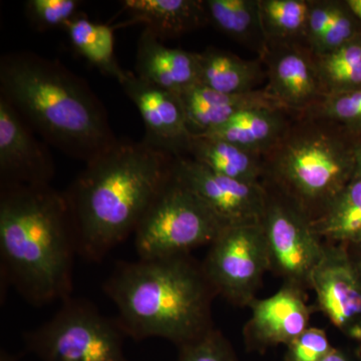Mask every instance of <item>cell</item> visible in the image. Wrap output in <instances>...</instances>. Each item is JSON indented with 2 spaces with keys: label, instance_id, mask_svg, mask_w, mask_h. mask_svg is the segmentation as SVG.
I'll return each instance as SVG.
<instances>
[{
  "label": "cell",
  "instance_id": "obj_31",
  "mask_svg": "<svg viewBox=\"0 0 361 361\" xmlns=\"http://www.w3.org/2000/svg\"><path fill=\"white\" fill-rule=\"evenodd\" d=\"M332 349L326 332L310 326L287 345L285 361H322Z\"/></svg>",
  "mask_w": 361,
  "mask_h": 361
},
{
  "label": "cell",
  "instance_id": "obj_8",
  "mask_svg": "<svg viewBox=\"0 0 361 361\" xmlns=\"http://www.w3.org/2000/svg\"><path fill=\"white\" fill-rule=\"evenodd\" d=\"M201 264L217 295L236 306H250L265 273L270 271L260 223L225 226Z\"/></svg>",
  "mask_w": 361,
  "mask_h": 361
},
{
  "label": "cell",
  "instance_id": "obj_19",
  "mask_svg": "<svg viewBox=\"0 0 361 361\" xmlns=\"http://www.w3.org/2000/svg\"><path fill=\"white\" fill-rule=\"evenodd\" d=\"M295 116L280 106L249 109L240 111L220 127L199 135L223 140L265 156L283 137Z\"/></svg>",
  "mask_w": 361,
  "mask_h": 361
},
{
  "label": "cell",
  "instance_id": "obj_9",
  "mask_svg": "<svg viewBox=\"0 0 361 361\" xmlns=\"http://www.w3.org/2000/svg\"><path fill=\"white\" fill-rule=\"evenodd\" d=\"M267 190L260 224L267 243L270 271L281 278L284 285L305 291L311 288L326 244L316 234L307 216L282 195L268 187Z\"/></svg>",
  "mask_w": 361,
  "mask_h": 361
},
{
  "label": "cell",
  "instance_id": "obj_11",
  "mask_svg": "<svg viewBox=\"0 0 361 361\" xmlns=\"http://www.w3.org/2000/svg\"><path fill=\"white\" fill-rule=\"evenodd\" d=\"M311 289L330 322L343 336L361 342V280L345 246L326 244Z\"/></svg>",
  "mask_w": 361,
  "mask_h": 361
},
{
  "label": "cell",
  "instance_id": "obj_33",
  "mask_svg": "<svg viewBox=\"0 0 361 361\" xmlns=\"http://www.w3.org/2000/svg\"><path fill=\"white\" fill-rule=\"evenodd\" d=\"M322 361H361V355L346 349L334 348Z\"/></svg>",
  "mask_w": 361,
  "mask_h": 361
},
{
  "label": "cell",
  "instance_id": "obj_28",
  "mask_svg": "<svg viewBox=\"0 0 361 361\" xmlns=\"http://www.w3.org/2000/svg\"><path fill=\"white\" fill-rule=\"evenodd\" d=\"M361 37V23L348 0H330L329 27L316 56L334 51Z\"/></svg>",
  "mask_w": 361,
  "mask_h": 361
},
{
  "label": "cell",
  "instance_id": "obj_27",
  "mask_svg": "<svg viewBox=\"0 0 361 361\" xmlns=\"http://www.w3.org/2000/svg\"><path fill=\"white\" fill-rule=\"evenodd\" d=\"M301 116L319 118L334 123L353 140L361 137V90L324 97Z\"/></svg>",
  "mask_w": 361,
  "mask_h": 361
},
{
  "label": "cell",
  "instance_id": "obj_7",
  "mask_svg": "<svg viewBox=\"0 0 361 361\" xmlns=\"http://www.w3.org/2000/svg\"><path fill=\"white\" fill-rule=\"evenodd\" d=\"M125 336L118 320L71 297L51 319L23 336L26 348L40 361H130Z\"/></svg>",
  "mask_w": 361,
  "mask_h": 361
},
{
  "label": "cell",
  "instance_id": "obj_29",
  "mask_svg": "<svg viewBox=\"0 0 361 361\" xmlns=\"http://www.w3.org/2000/svg\"><path fill=\"white\" fill-rule=\"evenodd\" d=\"M82 4L80 0H28L25 9L32 25L44 32L58 27L63 30L80 13Z\"/></svg>",
  "mask_w": 361,
  "mask_h": 361
},
{
  "label": "cell",
  "instance_id": "obj_1",
  "mask_svg": "<svg viewBox=\"0 0 361 361\" xmlns=\"http://www.w3.org/2000/svg\"><path fill=\"white\" fill-rule=\"evenodd\" d=\"M175 159L144 140L118 139L85 164L65 192L78 255L99 262L135 233L172 175Z\"/></svg>",
  "mask_w": 361,
  "mask_h": 361
},
{
  "label": "cell",
  "instance_id": "obj_12",
  "mask_svg": "<svg viewBox=\"0 0 361 361\" xmlns=\"http://www.w3.org/2000/svg\"><path fill=\"white\" fill-rule=\"evenodd\" d=\"M56 164L47 142H40L6 97L0 96V185H51Z\"/></svg>",
  "mask_w": 361,
  "mask_h": 361
},
{
  "label": "cell",
  "instance_id": "obj_17",
  "mask_svg": "<svg viewBox=\"0 0 361 361\" xmlns=\"http://www.w3.org/2000/svg\"><path fill=\"white\" fill-rule=\"evenodd\" d=\"M179 97L186 114L188 126L193 135L206 134L228 122L240 111L249 109L282 108L265 89L247 94H228L195 84L183 90Z\"/></svg>",
  "mask_w": 361,
  "mask_h": 361
},
{
  "label": "cell",
  "instance_id": "obj_5",
  "mask_svg": "<svg viewBox=\"0 0 361 361\" xmlns=\"http://www.w3.org/2000/svg\"><path fill=\"white\" fill-rule=\"evenodd\" d=\"M264 164L265 186L312 222L355 178V140L322 118L296 115Z\"/></svg>",
  "mask_w": 361,
  "mask_h": 361
},
{
  "label": "cell",
  "instance_id": "obj_3",
  "mask_svg": "<svg viewBox=\"0 0 361 361\" xmlns=\"http://www.w3.org/2000/svg\"><path fill=\"white\" fill-rule=\"evenodd\" d=\"M0 96L44 142L71 158L89 163L118 141L102 102L58 61L30 51L4 54Z\"/></svg>",
  "mask_w": 361,
  "mask_h": 361
},
{
  "label": "cell",
  "instance_id": "obj_35",
  "mask_svg": "<svg viewBox=\"0 0 361 361\" xmlns=\"http://www.w3.org/2000/svg\"><path fill=\"white\" fill-rule=\"evenodd\" d=\"M355 178L361 179V137L355 140Z\"/></svg>",
  "mask_w": 361,
  "mask_h": 361
},
{
  "label": "cell",
  "instance_id": "obj_25",
  "mask_svg": "<svg viewBox=\"0 0 361 361\" xmlns=\"http://www.w3.org/2000/svg\"><path fill=\"white\" fill-rule=\"evenodd\" d=\"M314 0H259L266 45L305 42Z\"/></svg>",
  "mask_w": 361,
  "mask_h": 361
},
{
  "label": "cell",
  "instance_id": "obj_37",
  "mask_svg": "<svg viewBox=\"0 0 361 361\" xmlns=\"http://www.w3.org/2000/svg\"><path fill=\"white\" fill-rule=\"evenodd\" d=\"M0 361H16V360L7 355L4 351H2L1 356H0Z\"/></svg>",
  "mask_w": 361,
  "mask_h": 361
},
{
  "label": "cell",
  "instance_id": "obj_4",
  "mask_svg": "<svg viewBox=\"0 0 361 361\" xmlns=\"http://www.w3.org/2000/svg\"><path fill=\"white\" fill-rule=\"evenodd\" d=\"M103 288L126 336L135 341L158 337L180 348L214 329L217 294L190 255L120 263Z\"/></svg>",
  "mask_w": 361,
  "mask_h": 361
},
{
  "label": "cell",
  "instance_id": "obj_18",
  "mask_svg": "<svg viewBox=\"0 0 361 361\" xmlns=\"http://www.w3.org/2000/svg\"><path fill=\"white\" fill-rule=\"evenodd\" d=\"M121 6L129 25L141 23L161 42L210 23L204 0H125Z\"/></svg>",
  "mask_w": 361,
  "mask_h": 361
},
{
  "label": "cell",
  "instance_id": "obj_32",
  "mask_svg": "<svg viewBox=\"0 0 361 361\" xmlns=\"http://www.w3.org/2000/svg\"><path fill=\"white\" fill-rule=\"evenodd\" d=\"M330 0H314L306 28V44L313 54H319L323 39L329 27Z\"/></svg>",
  "mask_w": 361,
  "mask_h": 361
},
{
  "label": "cell",
  "instance_id": "obj_26",
  "mask_svg": "<svg viewBox=\"0 0 361 361\" xmlns=\"http://www.w3.org/2000/svg\"><path fill=\"white\" fill-rule=\"evenodd\" d=\"M315 63L323 97L361 90V37L315 56Z\"/></svg>",
  "mask_w": 361,
  "mask_h": 361
},
{
  "label": "cell",
  "instance_id": "obj_23",
  "mask_svg": "<svg viewBox=\"0 0 361 361\" xmlns=\"http://www.w3.org/2000/svg\"><path fill=\"white\" fill-rule=\"evenodd\" d=\"M209 23L262 56L266 39L259 0H204Z\"/></svg>",
  "mask_w": 361,
  "mask_h": 361
},
{
  "label": "cell",
  "instance_id": "obj_21",
  "mask_svg": "<svg viewBox=\"0 0 361 361\" xmlns=\"http://www.w3.org/2000/svg\"><path fill=\"white\" fill-rule=\"evenodd\" d=\"M187 156L217 174L242 182L264 184V156L231 142L194 135Z\"/></svg>",
  "mask_w": 361,
  "mask_h": 361
},
{
  "label": "cell",
  "instance_id": "obj_36",
  "mask_svg": "<svg viewBox=\"0 0 361 361\" xmlns=\"http://www.w3.org/2000/svg\"><path fill=\"white\" fill-rule=\"evenodd\" d=\"M349 6L353 7V11L358 16L361 23V0H348Z\"/></svg>",
  "mask_w": 361,
  "mask_h": 361
},
{
  "label": "cell",
  "instance_id": "obj_24",
  "mask_svg": "<svg viewBox=\"0 0 361 361\" xmlns=\"http://www.w3.org/2000/svg\"><path fill=\"white\" fill-rule=\"evenodd\" d=\"M75 52L87 59L90 65L118 82L127 71L118 65L115 56L116 26L96 23L80 13L63 27Z\"/></svg>",
  "mask_w": 361,
  "mask_h": 361
},
{
  "label": "cell",
  "instance_id": "obj_20",
  "mask_svg": "<svg viewBox=\"0 0 361 361\" xmlns=\"http://www.w3.org/2000/svg\"><path fill=\"white\" fill-rule=\"evenodd\" d=\"M259 61H248L232 52L209 47L198 52V84L228 94H242L257 90L266 78Z\"/></svg>",
  "mask_w": 361,
  "mask_h": 361
},
{
  "label": "cell",
  "instance_id": "obj_16",
  "mask_svg": "<svg viewBox=\"0 0 361 361\" xmlns=\"http://www.w3.org/2000/svg\"><path fill=\"white\" fill-rule=\"evenodd\" d=\"M135 75L149 84L180 94L198 84V52L171 49L144 30L137 42Z\"/></svg>",
  "mask_w": 361,
  "mask_h": 361
},
{
  "label": "cell",
  "instance_id": "obj_13",
  "mask_svg": "<svg viewBox=\"0 0 361 361\" xmlns=\"http://www.w3.org/2000/svg\"><path fill=\"white\" fill-rule=\"evenodd\" d=\"M260 59L268 80L266 92L285 110L301 115L319 103L323 97L315 54L305 42L267 44Z\"/></svg>",
  "mask_w": 361,
  "mask_h": 361
},
{
  "label": "cell",
  "instance_id": "obj_2",
  "mask_svg": "<svg viewBox=\"0 0 361 361\" xmlns=\"http://www.w3.org/2000/svg\"><path fill=\"white\" fill-rule=\"evenodd\" d=\"M75 225L66 193L51 185H0L1 279L35 306L70 298Z\"/></svg>",
  "mask_w": 361,
  "mask_h": 361
},
{
  "label": "cell",
  "instance_id": "obj_30",
  "mask_svg": "<svg viewBox=\"0 0 361 361\" xmlns=\"http://www.w3.org/2000/svg\"><path fill=\"white\" fill-rule=\"evenodd\" d=\"M178 361H239L232 344L220 330L212 329L179 348Z\"/></svg>",
  "mask_w": 361,
  "mask_h": 361
},
{
  "label": "cell",
  "instance_id": "obj_14",
  "mask_svg": "<svg viewBox=\"0 0 361 361\" xmlns=\"http://www.w3.org/2000/svg\"><path fill=\"white\" fill-rule=\"evenodd\" d=\"M118 84L144 122V141L175 157L187 156L192 134L179 94L145 82L127 71Z\"/></svg>",
  "mask_w": 361,
  "mask_h": 361
},
{
  "label": "cell",
  "instance_id": "obj_22",
  "mask_svg": "<svg viewBox=\"0 0 361 361\" xmlns=\"http://www.w3.org/2000/svg\"><path fill=\"white\" fill-rule=\"evenodd\" d=\"M311 224L316 234L330 244L360 245V178H353Z\"/></svg>",
  "mask_w": 361,
  "mask_h": 361
},
{
  "label": "cell",
  "instance_id": "obj_34",
  "mask_svg": "<svg viewBox=\"0 0 361 361\" xmlns=\"http://www.w3.org/2000/svg\"><path fill=\"white\" fill-rule=\"evenodd\" d=\"M346 249H348L351 262L355 266L356 272L361 280V244L360 245L346 247Z\"/></svg>",
  "mask_w": 361,
  "mask_h": 361
},
{
  "label": "cell",
  "instance_id": "obj_10",
  "mask_svg": "<svg viewBox=\"0 0 361 361\" xmlns=\"http://www.w3.org/2000/svg\"><path fill=\"white\" fill-rule=\"evenodd\" d=\"M173 172L224 227L261 222L268 199L263 183L242 182L217 174L188 156L176 157Z\"/></svg>",
  "mask_w": 361,
  "mask_h": 361
},
{
  "label": "cell",
  "instance_id": "obj_15",
  "mask_svg": "<svg viewBox=\"0 0 361 361\" xmlns=\"http://www.w3.org/2000/svg\"><path fill=\"white\" fill-rule=\"evenodd\" d=\"M305 291L284 285L274 295L250 304L251 317L244 327L247 348L255 351L288 345L310 327Z\"/></svg>",
  "mask_w": 361,
  "mask_h": 361
},
{
  "label": "cell",
  "instance_id": "obj_6",
  "mask_svg": "<svg viewBox=\"0 0 361 361\" xmlns=\"http://www.w3.org/2000/svg\"><path fill=\"white\" fill-rule=\"evenodd\" d=\"M224 226L172 173L144 214L135 234L139 259L189 255L210 246Z\"/></svg>",
  "mask_w": 361,
  "mask_h": 361
}]
</instances>
